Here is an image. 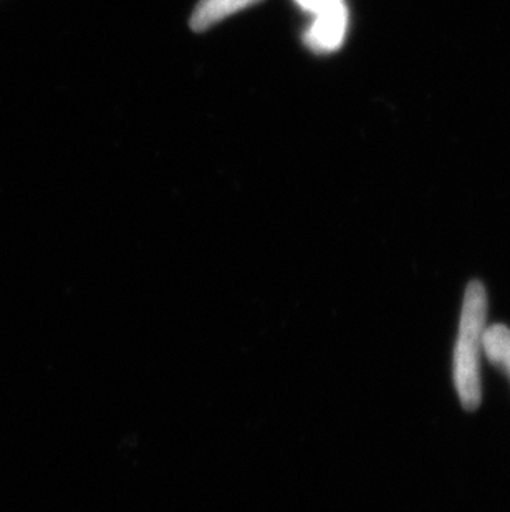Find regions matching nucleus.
Segmentation results:
<instances>
[{"instance_id": "nucleus-5", "label": "nucleus", "mask_w": 510, "mask_h": 512, "mask_svg": "<svg viewBox=\"0 0 510 512\" xmlns=\"http://www.w3.org/2000/svg\"><path fill=\"white\" fill-rule=\"evenodd\" d=\"M302 9L307 10L310 14H317L320 10L325 9L328 5H332L337 0H295Z\"/></svg>"}, {"instance_id": "nucleus-2", "label": "nucleus", "mask_w": 510, "mask_h": 512, "mask_svg": "<svg viewBox=\"0 0 510 512\" xmlns=\"http://www.w3.org/2000/svg\"><path fill=\"white\" fill-rule=\"evenodd\" d=\"M347 27V4L337 0L315 14L313 24L305 32V45L315 54H333L345 42Z\"/></svg>"}, {"instance_id": "nucleus-4", "label": "nucleus", "mask_w": 510, "mask_h": 512, "mask_svg": "<svg viewBox=\"0 0 510 512\" xmlns=\"http://www.w3.org/2000/svg\"><path fill=\"white\" fill-rule=\"evenodd\" d=\"M482 353L487 360L506 373L510 380V329L496 324L486 327L482 337Z\"/></svg>"}, {"instance_id": "nucleus-3", "label": "nucleus", "mask_w": 510, "mask_h": 512, "mask_svg": "<svg viewBox=\"0 0 510 512\" xmlns=\"http://www.w3.org/2000/svg\"><path fill=\"white\" fill-rule=\"evenodd\" d=\"M262 0H201L193 15H191V29L194 32H204L212 25L219 24L229 15L239 10L247 9L251 5L259 4Z\"/></svg>"}, {"instance_id": "nucleus-1", "label": "nucleus", "mask_w": 510, "mask_h": 512, "mask_svg": "<svg viewBox=\"0 0 510 512\" xmlns=\"http://www.w3.org/2000/svg\"><path fill=\"white\" fill-rule=\"evenodd\" d=\"M487 294L484 285L472 281L462 302L459 334L454 348V385L466 410L481 405L482 337L486 330Z\"/></svg>"}]
</instances>
